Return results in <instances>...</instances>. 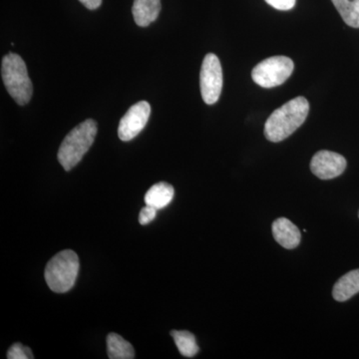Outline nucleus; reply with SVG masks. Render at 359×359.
Segmentation results:
<instances>
[{"label":"nucleus","instance_id":"nucleus-17","mask_svg":"<svg viewBox=\"0 0 359 359\" xmlns=\"http://www.w3.org/2000/svg\"><path fill=\"white\" fill-rule=\"evenodd\" d=\"M157 209L151 207V205H146V207L142 208L140 214H139V223L142 226L150 224L151 222L154 221L156 216H157Z\"/></svg>","mask_w":359,"mask_h":359},{"label":"nucleus","instance_id":"nucleus-1","mask_svg":"<svg viewBox=\"0 0 359 359\" xmlns=\"http://www.w3.org/2000/svg\"><path fill=\"white\" fill-rule=\"evenodd\" d=\"M309 104L304 97H297L273 111L264 125V136L278 143L289 138L308 118Z\"/></svg>","mask_w":359,"mask_h":359},{"label":"nucleus","instance_id":"nucleus-11","mask_svg":"<svg viewBox=\"0 0 359 359\" xmlns=\"http://www.w3.org/2000/svg\"><path fill=\"white\" fill-rule=\"evenodd\" d=\"M359 292V269L349 271L341 276L332 290L335 301L346 302Z\"/></svg>","mask_w":359,"mask_h":359},{"label":"nucleus","instance_id":"nucleus-9","mask_svg":"<svg viewBox=\"0 0 359 359\" xmlns=\"http://www.w3.org/2000/svg\"><path fill=\"white\" fill-rule=\"evenodd\" d=\"M273 235L276 243L287 250L295 249L302 240L299 228L285 218H280L273 222Z\"/></svg>","mask_w":359,"mask_h":359},{"label":"nucleus","instance_id":"nucleus-7","mask_svg":"<svg viewBox=\"0 0 359 359\" xmlns=\"http://www.w3.org/2000/svg\"><path fill=\"white\" fill-rule=\"evenodd\" d=\"M151 114V106L147 101L134 104L120 120L118 136L120 140L128 142L141 133L147 125Z\"/></svg>","mask_w":359,"mask_h":359},{"label":"nucleus","instance_id":"nucleus-3","mask_svg":"<svg viewBox=\"0 0 359 359\" xmlns=\"http://www.w3.org/2000/svg\"><path fill=\"white\" fill-rule=\"evenodd\" d=\"M79 257L76 252L65 250L55 255L45 269V280L52 292L65 294L74 287L79 271Z\"/></svg>","mask_w":359,"mask_h":359},{"label":"nucleus","instance_id":"nucleus-8","mask_svg":"<svg viewBox=\"0 0 359 359\" xmlns=\"http://www.w3.org/2000/svg\"><path fill=\"white\" fill-rule=\"evenodd\" d=\"M346 168V158L332 151H320L313 156L311 162V172L321 180L337 178L344 173Z\"/></svg>","mask_w":359,"mask_h":359},{"label":"nucleus","instance_id":"nucleus-10","mask_svg":"<svg viewBox=\"0 0 359 359\" xmlns=\"http://www.w3.org/2000/svg\"><path fill=\"white\" fill-rule=\"evenodd\" d=\"M161 11V0H134L132 13L135 22L141 27H147L157 20Z\"/></svg>","mask_w":359,"mask_h":359},{"label":"nucleus","instance_id":"nucleus-15","mask_svg":"<svg viewBox=\"0 0 359 359\" xmlns=\"http://www.w3.org/2000/svg\"><path fill=\"white\" fill-rule=\"evenodd\" d=\"M347 25L359 28V0H332Z\"/></svg>","mask_w":359,"mask_h":359},{"label":"nucleus","instance_id":"nucleus-20","mask_svg":"<svg viewBox=\"0 0 359 359\" xmlns=\"http://www.w3.org/2000/svg\"><path fill=\"white\" fill-rule=\"evenodd\" d=\"M358 217H359V214H358Z\"/></svg>","mask_w":359,"mask_h":359},{"label":"nucleus","instance_id":"nucleus-4","mask_svg":"<svg viewBox=\"0 0 359 359\" xmlns=\"http://www.w3.org/2000/svg\"><path fill=\"white\" fill-rule=\"evenodd\" d=\"M1 76L9 95L20 106L29 102L32 97V80L23 59L15 53H8L2 59Z\"/></svg>","mask_w":359,"mask_h":359},{"label":"nucleus","instance_id":"nucleus-5","mask_svg":"<svg viewBox=\"0 0 359 359\" xmlns=\"http://www.w3.org/2000/svg\"><path fill=\"white\" fill-rule=\"evenodd\" d=\"M294 69V61L287 56L264 59L252 71V78L263 88H273L285 83Z\"/></svg>","mask_w":359,"mask_h":359},{"label":"nucleus","instance_id":"nucleus-12","mask_svg":"<svg viewBox=\"0 0 359 359\" xmlns=\"http://www.w3.org/2000/svg\"><path fill=\"white\" fill-rule=\"evenodd\" d=\"M174 195L173 186L165 182H160L149 189L145 195V203L155 209H164L173 201Z\"/></svg>","mask_w":359,"mask_h":359},{"label":"nucleus","instance_id":"nucleus-18","mask_svg":"<svg viewBox=\"0 0 359 359\" xmlns=\"http://www.w3.org/2000/svg\"><path fill=\"white\" fill-rule=\"evenodd\" d=\"M297 0H266L269 6H273L278 11H290L294 8Z\"/></svg>","mask_w":359,"mask_h":359},{"label":"nucleus","instance_id":"nucleus-16","mask_svg":"<svg viewBox=\"0 0 359 359\" xmlns=\"http://www.w3.org/2000/svg\"><path fill=\"white\" fill-rule=\"evenodd\" d=\"M8 359H32L34 358L32 349L29 347L22 346L21 344H14L9 347L7 351Z\"/></svg>","mask_w":359,"mask_h":359},{"label":"nucleus","instance_id":"nucleus-19","mask_svg":"<svg viewBox=\"0 0 359 359\" xmlns=\"http://www.w3.org/2000/svg\"><path fill=\"white\" fill-rule=\"evenodd\" d=\"M82 4L86 8L90 9V11H95V9L99 8L102 4V0H79Z\"/></svg>","mask_w":359,"mask_h":359},{"label":"nucleus","instance_id":"nucleus-2","mask_svg":"<svg viewBox=\"0 0 359 359\" xmlns=\"http://www.w3.org/2000/svg\"><path fill=\"white\" fill-rule=\"evenodd\" d=\"M97 123L94 120H85L71 130L61 143L58 151V161L65 171H70L88 152L95 140Z\"/></svg>","mask_w":359,"mask_h":359},{"label":"nucleus","instance_id":"nucleus-13","mask_svg":"<svg viewBox=\"0 0 359 359\" xmlns=\"http://www.w3.org/2000/svg\"><path fill=\"white\" fill-rule=\"evenodd\" d=\"M107 353L110 359H133V346L121 335L111 332L107 337Z\"/></svg>","mask_w":359,"mask_h":359},{"label":"nucleus","instance_id":"nucleus-14","mask_svg":"<svg viewBox=\"0 0 359 359\" xmlns=\"http://www.w3.org/2000/svg\"><path fill=\"white\" fill-rule=\"evenodd\" d=\"M175 344L178 347V351L185 358H194L199 353V346L196 341L195 335L187 330H172Z\"/></svg>","mask_w":359,"mask_h":359},{"label":"nucleus","instance_id":"nucleus-6","mask_svg":"<svg viewBox=\"0 0 359 359\" xmlns=\"http://www.w3.org/2000/svg\"><path fill=\"white\" fill-rule=\"evenodd\" d=\"M200 87L203 100L205 104L212 105L218 102L223 89V70L216 54H207L203 60Z\"/></svg>","mask_w":359,"mask_h":359}]
</instances>
